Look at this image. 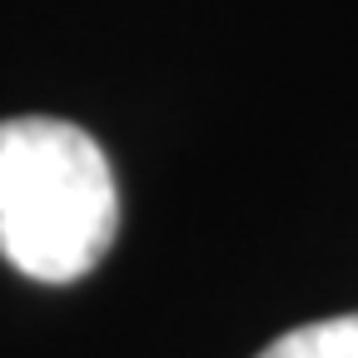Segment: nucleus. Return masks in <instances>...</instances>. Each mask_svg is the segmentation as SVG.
Returning a JSON list of instances; mask_svg holds the SVG:
<instances>
[{"instance_id": "obj_2", "label": "nucleus", "mask_w": 358, "mask_h": 358, "mask_svg": "<svg viewBox=\"0 0 358 358\" xmlns=\"http://www.w3.org/2000/svg\"><path fill=\"white\" fill-rule=\"evenodd\" d=\"M259 358H358V313L299 324L284 338H274Z\"/></svg>"}, {"instance_id": "obj_1", "label": "nucleus", "mask_w": 358, "mask_h": 358, "mask_svg": "<svg viewBox=\"0 0 358 358\" xmlns=\"http://www.w3.org/2000/svg\"><path fill=\"white\" fill-rule=\"evenodd\" d=\"M120 234V189L105 150L55 115L0 120V259L40 284L95 268Z\"/></svg>"}]
</instances>
